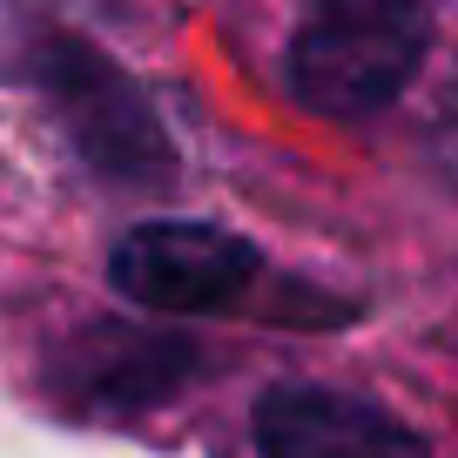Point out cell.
<instances>
[{"label":"cell","mask_w":458,"mask_h":458,"mask_svg":"<svg viewBox=\"0 0 458 458\" xmlns=\"http://www.w3.org/2000/svg\"><path fill=\"white\" fill-rule=\"evenodd\" d=\"M431 21L418 7H324L290 34L284 81L317 114H371L411 88Z\"/></svg>","instance_id":"cell-1"},{"label":"cell","mask_w":458,"mask_h":458,"mask_svg":"<svg viewBox=\"0 0 458 458\" xmlns=\"http://www.w3.org/2000/svg\"><path fill=\"white\" fill-rule=\"evenodd\" d=\"M438 162H445V175L458 182V95L445 101V114H438Z\"/></svg>","instance_id":"cell-4"},{"label":"cell","mask_w":458,"mask_h":458,"mask_svg":"<svg viewBox=\"0 0 458 458\" xmlns=\"http://www.w3.org/2000/svg\"><path fill=\"white\" fill-rule=\"evenodd\" d=\"M257 452L263 458H431V445L358 391L276 385L257 404Z\"/></svg>","instance_id":"cell-3"},{"label":"cell","mask_w":458,"mask_h":458,"mask_svg":"<svg viewBox=\"0 0 458 458\" xmlns=\"http://www.w3.org/2000/svg\"><path fill=\"white\" fill-rule=\"evenodd\" d=\"M250 276H257L250 243H236L229 229L209 223H142L114 243V284L142 310H169V317L223 310L243 297Z\"/></svg>","instance_id":"cell-2"}]
</instances>
